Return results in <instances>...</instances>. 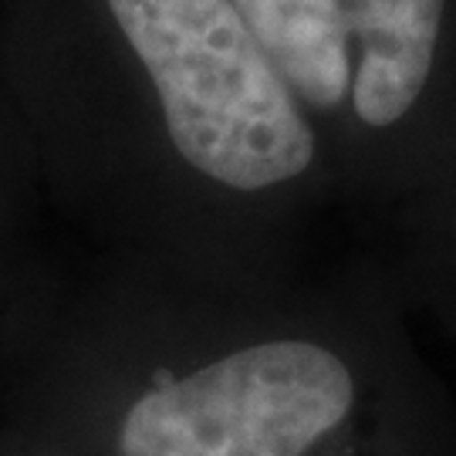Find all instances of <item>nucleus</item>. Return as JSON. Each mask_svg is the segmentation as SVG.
<instances>
[{"label":"nucleus","mask_w":456,"mask_h":456,"mask_svg":"<svg viewBox=\"0 0 456 456\" xmlns=\"http://www.w3.org/2000/svg\"><path fill=\"white\" fill-rule=\"evenodd\" d=\"M362 250L386 271L412 325L433 328L456 352V173Z\"/></svg>","instance_id":"20e7f679"},{"label":"nucleus","mask_w":456,"mask_h":456,"mask_svg":"<svg viewBox=\"0 0 456 456\" xmlns=\"http://www.w3.org/2000/svg\"><path fill=\"white\" fill-rule=\"evenodd\" d=\"M48 224L54 220L31 146L0 78V348L48 274L51 261L41 244Z\"/></svg>","instance_id":"39448f33"},{"label":"nucleus","mask_w":456,"mask_h":456,"mask_svg":"<svg viewBox=\"0 0 456 456\" xmlns=\"http://www.w3.org/2000/svg\"><path fill=\"white\" fill-rule=\"evenodd\" d=\"M311 126L355 244L456 173V0H233Z\"/></svg>","instance_id":"7ed1b4c3"},{"label":"nucleus","mask_w":456,"mask_h":456,"mask_svg":"<svg viewBox=\"0 0 456 456\" xmlns=\"http://www.w3.org/2000/svg\"><path fill=\"white\" fill-rule=\"evenodd\" d=\"M0 78L51 220L88 254L274 281L322 261L342 220L322 146L233 0H0Z\"/></svg>","instance_id":"f03ea898"},{"label":"nucleus","mask_w":456,"mask_h":456,"mask_svg":"<svg viewBox=\"0 0 456 456\" xmlns=\"http://www.w3.org/2000/svg\"><path fill=\"white\" fill-rule=\"evenodd\" d=\"M0 423L82 456H456V399L355 244L247 284L51 264L0 348Z\"/></svg>","instance_id":"f257e3e1"},{"label":"nucleus","mask_w":456,"mask_h":456,"mask_svg":"<svg viewBox=\"0 0 456 456\" xmlns=\"http://www.w3.org/2000/svg\"><path fill=\"white\" fill-rule=\"evenodd\" d=\"M0 456H82V453H71L65 446L37 440V436L17 429V426L0 423Z\"/></svg>","instance_id":"423d86ee"}]
</instances>
